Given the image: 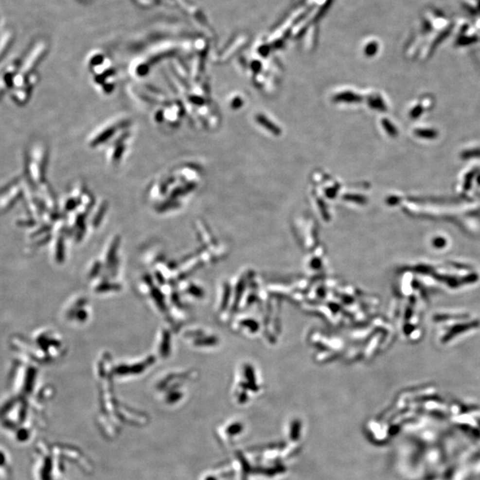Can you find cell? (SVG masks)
Returning a JSON list of instances; mask_svg holds the SVG:
<instances>
[]
</instances>
